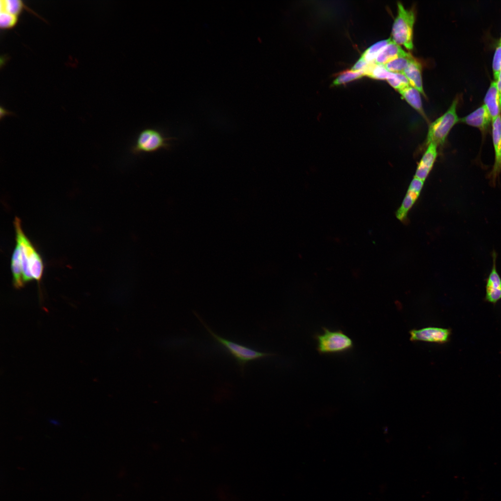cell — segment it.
Masks as SVG:
<instances>
[{"label":"cell","instance_id":"cell-9","mask_svg":"<svg viewBox=\"0 0 501 501\" xmlns=\"http://www.w3.org/2000/svg\"><path fill=\"white\" fill-rule=\"evenodd\" d=\"M499 127L501 129V121L499 123Z\"/></svg>","mask_w":501,"mask_h":501},{"label":"cell","instance_id":"cell-8","mask_svg":"<svg viewBox=\"0 0 501 501\" xmlns=\"http://www.w3.org/2000/svg\"><path fill=\"white\" fill-rule=\"evenodd\" d=\"M479 501H501V495H497L490 492H485L484 498Z\"/></svg>","mask_w":501,"mask_h":501},{"label":"cell","instance_id":"cell-4","mask_svg":"<svg viewBox=\"0 0 501 501\" xmlns=\"http://www.w3.org/2000/svg\"><path fill=\"white\" fill-rule=\"evenodd\" d=\"M34 10L35 6L31 0L0 1V17H8L25 24Z\"/></svg>","mask_w":501,"mask_h":501},{"label":"cell","instance_id":"cell-6","mask_svg":"<svg viewBox=\"0 0 501 501\" xmlns=\"http://www.w3.org/2000/svg\"><path fill=\"white\" fill-rule=\"evenodd\" d=\"M22 170L17 167L13 166L3 160L0 162V177L2 180L6 176L10 173H21Z\"/></svg>","mask_w":501,"mask_h":501},{"label":"cell","instance_id":"cell-1","mask_svg":"<svg viewBox=\"0 0 501 501\" xmlns=\"http://www.w3.org/2000/svg\"><path fill=\"white\" fill-rule=\"evenodd\" d=\"M31 329L24 325L21 340L24 368L29 376V385L37 424L54 420L59 424L65 407L64 389L54 373L34 346Z\"/></svg>","mask_w":501,"mask_h":501},{"label":"cell","instance_id":"cell-2","mask_svg":"<svg viewBox=\"0 0 501 501\" xmlns=\"http://www.w3.org/2000/svg\"><path fill=\"white\" fill-rule=\"evenodd\" d=\"M257 207L248 205L234 193L218 192L208 200L196 226L201 232L214 229L228 230L241 224H253Z\"/></svg>","mask_w":501,"mask_h":501},{"label":"cell","instance_id":"cell-5","mask_svg":"<svg viewBox=\"0 0 501 501\" xmlns=\"http://www.w3.org/2000/svg\"><path fill=\"white\" fill-rule=\"evenodd\" d=\"M26 31L24 23L8 17H0V40L3 42L19 40Z\"/></svg>","mask_w":501,"mask_h":501},{"label":"cell","instance_id":"cell-3","mask_svg":"<svg viewBox=\"0 0 501 501\" xmlns=\"http://www.w3.org/2000/svg\"><path fill=\"white\" fill-rule=\"evenodd\" d=\"M17 405L19 411V425L23 433L29 434L35 430L38 424L32 403L29 376L24 368L17 388Z\"/></svg>","mask_w":501,"mask_h":501},{"label":"cell","instance_id":"cell-7","mask_svg":"<svg viewBox=\"0 0 501 501\" xmlns=\"http://www.w3.org/2000/svg\"><path fill=\"white\" fill-rule=\"evenodd\" d=\"M298 478L314 501H325L324 500L321 498L300 476H299Z\"/></svg>","mask_w":501,"mask_h":501}]
</instances>
